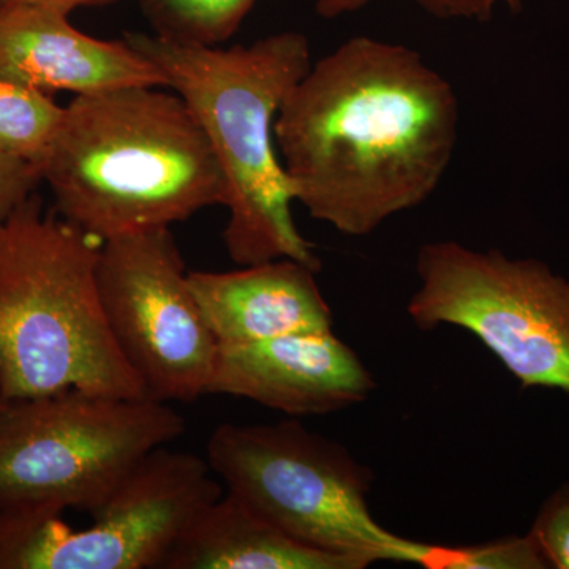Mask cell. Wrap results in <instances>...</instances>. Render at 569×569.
Here are the masks:
<instances>
[{
  "label": "cell",
  "instance_id": "cell-1",
  "mask_svg": "<svg viewBox=\"0 0 569 569\" xmlns=\"http://www.w3.org/2000/svg\"><path fill=\"white\" fill-rule=\"evenodd\" d=\"M459 119L455 89L418 51L355 37L288 93L274 138L295 201L367 236L436 192Z\"/></svg>",
  "mask_w": 569,
  "mask_h": 569
},
{
  "label": "cell",
  "instance_id": "cell-2",
  "mask_svg": "<svg viewBox=\"0 0 569 569\" xmlns=\"http://www.w3.org/2000/svg\"><path fill=\"white\" fill-rule=\"evenodd\" d=\"M40 170L54 211L102 242L171 228L224 200L203 129L162 86L74 97Z\"/></svg>",
  "mask_w": 569,
  "mask_h": 569
},
{
  "label": "cell",
  "instance_id": "cell-3",
  "mask_svg": "<svg viewBox=\"0 0 569 569\" xmlns=\"http://www.w3.org/2000/svg\"><path fill=\"white\" fill-rule=\"evenodd\" d=\"M123 39L156 63L208 138L223 176V244L231 260L250 266L290 258L320 271L316 246L296 227L274 138L284 99L312 66L307 37L280 32L228 50L157 33L127 32Z\"/></svg>",
  "mask_w": 569,
  "mask_h": 569
},
{
  "label": "cell",
  "instance_id": "cell-4",
  "mask_svg": "<svg viewBox=\"0 0 569 569\" xmlns=\"http://www.w3.org/2000/svg\"><path fill=\"white\" fill-rule=\"evenodd\" d=\"M103 242L22 201L0 230V399L82 389L148 397L104 317L97 263Z\"/></svg>",
  "mask_w": 569,
  "mask_h": 569
},
{
  "label": "cell",
  "instance_id": "cell-5",
  "mask_svg": "<svg viewBox=\"0 0 569 569\" xmlns=\"http://www.w3.org/2000/svg\"><path fill=\"white\" fill-rule=\"evenodd\" d=\"M208 462L228 493L302 545L365 568L383 560L432 563L433 545L399 537L373 519L367 503L372 471L298 421L219 426Z\"/></svg>",
  "mask_w": 569,
  "mask_h": 569
},
{
  "label": "cell",
  "instance_id": "cell-6",
  "mask_svg": "<svg viewBox=\"0 0 569 569\" xmlns=\"http://www.w3.org/2000/svg\"><path fill=\"white\" fill-rule=\"evenodd\" d=\"M186 419L151 397L63 389L0 399V509L92 511Z\"/></svg>",
  "mask_w": 569,
  "mask_h": 569
},
{
  "label": "cell",
  "instance_id": "cell-7",
  "mask_svg": "<svg viewBox=\"0 0 569 569\" xmlns=\"http://www.w3.org/2000/svg\"><path fill=\"white\" fill-rule=\"evenodd\" d=\"M421 287L408 316L422 331L471 332L522 388L569 395V279L535 258L473 250L455 241L419 249Z\"/></svg>",
  "mask_w": 569,
  "mask_h": 569
},
{
  "label": "cell",
  "instance_id": "cell-8",
  "mask_svg": "<svg viewBox=\"0 0 569 569\" xmlns=\"http://www.w3.org/2000/svg\"><path fill=\"white\" fill-rule=\"evenodd\" d=\"M208 459L153 449L73 529L61 509H0V569H153L223 496Z\"/></svg>",
  "mask_w": 569,
  "mask_h": 569
},
{
  "label": "cell",
  "instance_id": "cell-9",
  "mask_svg": "<svg viewBox=\"0 0 569 569\" xmlns=\"http://www.w3.org/2000/svg\"><path fill=\"white\" fill-rule=\"evenodd\" d=\"M97 287L116 346L148 397L187 403L208 395L219 343L171 228L104 241Z\"/></svg>",
  "mask_w": 569,
  "mask_h": 569
},
{
  "label": "cell",
  "instance_id": "cell-10",
  "mask_svg": "<svg viewBox=\"0 0 569 569\" xmlns=\"http://www.w3.org/2000/svg\"><path fill=\"white\" fill-rule=\"evenodd\" d=\"M377 388L353 348L332 329L219 346L208 395L253 400L290 417L336 413Z\"/></svg>",
  "mask_w": 569,
  "mask_h": 569
},
{
  "label": "cell",
  "instance_id": "cell-11",
  "mask_svg": "<svg viewBox=\"0 0 569 569\" xmlns=\"http://www.w3.org/2000/svg\"><path fill=\"white\" fill-rule=\"evenodd\" d=\"M0 77L74 97L167 88L156 63L126 39H96L73 28L67 14L6 3H0Z\"/></svg>",
  "mask_w": 569,
  "mask_h": 569
},
{
  "label": "cell",
  "instance_id": "cell-12",
  "mask_svg": "<svg viewBox=\"0 0 569 569\" xmlns=\"http://www.w3.org/2000/svg\"><path fill=\"white\" fill-rule=\"evenodd\" d=\"M282 258L228 272H189V283L219 346L332 329L335 318L316 274Z\"/></svg>",
  "mask_w": 569,
  "mask_h": 569
},
{
  "label": "cell",
  "instance_id": "cell-13",
  "mask_svg": "<svg viewBox=\"0 0 569 569\" xmlns=\"http://www.w3.org/2000/svg\"><path fill=\"white\" fill-rule=\"evenodd\" d=\"M162 569H365L358 560L288 537L223 493L176 541Z\"/></svg>",
  "mask_w": 569,
  "mask_h": 569
},
{
  "label": "cell",
  "instance_id": "cell-14",
  "mask_svg": "<svg viewBox=\"0 0 569 569\" xmlns=\"http://www.w3.org/2000/svg\"><path fill=\"white\" fill-rule=\"evenodd\" d=\"M63 112L51 93L0 77V153L41 168Z\"/></svg>",
  "mask_w": 569,
  "mask_h": 569
},
{
  "label": "cell",
  "instance_id": "cell-15",
  "mask_svg": "<svg viewBox=\"0 0 569 569\" xmlns=\"http://www.w3.org/2000/svg\"><path fill=\"white\" fill-rule=\"evenodd\" d=\"M257 0H141L153 33L179 43L219 47L231 39Z\"/></svg>",
  "mask_w": 569,
  "mask_h": 569
},
{
  "label": "cell",
  "instance_id": "cell-16",
  "mask_svg": "<svg viewBox=\"0 0 569 569\" xmlns=\"http://www.w3.org/2000/svg\"><path fill=\"white\" fill-rule=\"evenodd\" d=\"M445 569H549L530 533L448 548Z\"/></svg>",
  "mask_w": 569,
  "mask_h": 569
},
{
  "label": "cell",
  "instance_id": "cell-17",
  "mask_svg": "<svg viewBox=\"0 0 569 569\" xmlns=\"http://www.w3.org/2000/svg\"><path fill=\"white\" fill-rule=\"evenodd\" d=\"M529 533L549 569H569V482L542 501Z\"/></svg>",
  "mask_w": 569,
  "mask_h": 569
},
{
  "label": "cell",
  "instance_id": "cell-18",
  "mask_svg": "<svg viewBox=\"0 0 569 569\" xmlns=\"http://www.w3.org/2000/svg\"><path fill=\"white\" fill-rule=\"evenodd\" d=\"M367 2L369 0H317L316 7L320 17L332 20L340 14L361 9ZM417 2L427 13L443 20L463 18V20L486 21L492 17L498 6H507L512 11H519L526 0H417Z\"/></svg>",
  "mask_w": 569,
  "mask_h": 569
},
{
  "label": "cell",
  "instance_id": "cell-19",
  "mask_svg": "<svg viewBox=\"0 0 569 569\" xmlns=\"http://www.w3.org/2000/svg\"><path fill=\"white\" fill-rule=\"evenodd\" d=\"M41 182L39 167L0 153V230L14 209L37 192Z\"/></svg>",
  "mask_w": 569,
  "mask_h": 569
},
{
  "label": "cell",
  "instance_id": "cell-20",
  "mask_svg": "<svg viewBox=\"0 0 569 569\" xmlns=\"http://www.w3.org/2000/svg\"><path fill=\"white\" fill-rule=\"evenodd\" d=\"M114 2L118 0H0V3H6V6L40 7V9L58 11L67 17L71 11L82 9V7H103Z\"/></svg>",
  "mask_w": 569,
  "mask_h": 569
}]
</instances>
